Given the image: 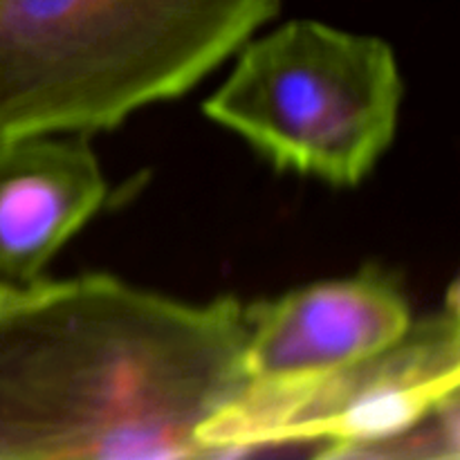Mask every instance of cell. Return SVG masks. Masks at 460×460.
<instances>
[{
  "mask_svg": "<svg viewBox=\"0 0 460 460\" xmlns=\"http://www.w3.org/2000/svg\"><path fill=\"white\" fill-rule=\"evenodd\" d=\"M402 99L385 39L295 18L238 49L202 112L279 171L358 187L394 144Z\"/></svg>",
  "mask_w": 460,
  "mask_h": 460,
  "instance_id": "3",
  "label": "cell"
},
{
  "mask_svg": "<svg viewBox=\"0 0 460 460\" xmlns=\"http://www.w3.org/2000/svg\"><path fill=\"white\" fill-rule=\"evenodd\" d=\"M281 0H0V142L90 135L218 70Z\"/></svg>",
  "mask_w": 460,
  "mask_h": 460,
  "instance_id": "2",
  "label": "cell"
},
{
  "mask_svg": "<svg viewBox=\"0 0 460 460\" xmlns=\"http://www.w3.org/2000/svg\"><path fill=\"white\" fill-rule=\"evenodd\" d=\"M22 290V286H13V283H4L0 281V313L12 304L13 299L18 296V292Z\"/></svg>",
  "mask_w": 460,
  "mask_h": 460,
  "instance_id": "7",
  "label": "cell"
},
{
  "mask_svg": "<svg viewBox=\"0 0 460 460\" xmlns=\"http://www.w3.org/2000/svg\"><path fill=\"white\" fill-rule=\"evenodd\" d=\"M411 322L400 283L376 265L256 301L245 305V385H304L386 349Z\"/></svg>",
  "mask_w": 460,
  "mask_h": 460,
  "instance_id": "5",
  "label": "cell"
},
{
  "mask_svg": "<svg viewBox=\"0 0 460 460\" xmlns=\"http://www.w3.org/2000/svg\"><path fill=\"white\" fill-rule=\"evenodd\" d=\"M456 301L413 319L386 349L322 377L241 394L200 429L202 456L308 447L322 458H376L385 445L458 400Z\"/></svg>",
  "mask_w": 460,
  "mask_h": 460,
  "instance_id": "4",
  "label": "cell"
},
{
  "mask_svg": "<svg viewBox=\"0 0 460 460\" xmlns=\"http://www.w3.org/2000/svg\"><path fill=\"white\" fill-rule=\"evenodd\" d=\"M245 304L111 274L22 286L0 313V460L198 458L245 386Z\"/></svg>",
  "mask_w": 460,
  "mask_h": 460,
  "instance_id": "1",
  "label": "cell"
},
{
  "mask_svg": "<svg viewBox=\"0 0 460 460\" xmlns=\"http://www.w3.org/2000/svg\"><path fill=\"white\" fill-rule=\"evenodd\" d=\"M106 193L88 135L0 142V281H39L49 261L102 209Z\"/></svg>",
  "mask_w": 460,
  "mask_h": 460,
  "instance_id": "6",
  "label": "cell"
}]
</instances>
